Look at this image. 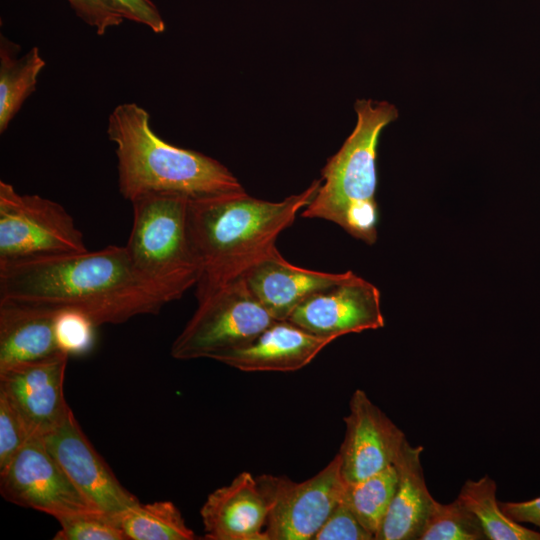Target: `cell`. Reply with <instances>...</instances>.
Listing matches in <instances>:
<instances>
[{"instance_id": "2e32d148", "label": "cell", "mask_w": 540, "mask_h": 540, "mask_svg": "<svg viewBox=\"0 0 540 540\" xmlns=\"http://www.w3.org/2000/svg\"><path fill=\"white\" fill-rule=\"evenodd\" d=\"M348 274L329 273L295 266L277 250L242 277L252 294L276 320L291 313L315 293L342 281Z\"/></svg>"}, {"instance_id": "f546056e", "label": "cell", "mask_w": 540, "mask_h": 540, "mask_svg": "<svg viewBox=\"0 0 540 540\" xmlns=\"http://www.w3.org/2000/svg\"><path fill=\"white\" fill-rule=\"evenodd\" d=\"M503 512L518 523H531L540 529V497L523 502L500 503Z\"/></svg>"}, {"instance_id": "d6986e66", "label": "cell", "mask_w": 540, "mask_h": 540, "mask_svg": "<svg viewBox=\"0 0 540 540\" xmlns=\"http://www.w3.org/2000/svg\"><path fill=\"white\" fill-rule=\"evenodd\" d=\"M21 47L1 35L0 38V133L35 92L38 77L46 63L39 48L33 46L17 57Z\"/></svg>"}, {"instance_id": "277c9868", "label": "cell", "mask_w": 540, "mask_h": 540, "mask_svg": "<svg viewBox=\"0 0 540 540\" xmlns=\"http://www.w3.org/2000/svg\"><path fill=\"white\" fill-rule=\"evenodd\" d=\"M357 123L339 151L321 171L322 182L301 217L340 226L352 237L372 245L377 240L376 156L381 131L398 117L388 102L357 100Z\"/></svg>"}, {"instance_id": "4316f807", "label": "cell", "mask_w": 540, "mask_h": 540, "mask_svg": "<svg viewBox=\"0 0 540 540\" xmlns=\"http://www.w3.org/2000/svg\"><path fill=\"white\" fill-rule=\"evenodd\" d=\"M372 539L374 536L361 525L342 497L312 540Z\"/></svg>"}, {"instance_id": "d4e9b609", "label": "cell", "mask_w": 540, "mask_h": 540, "mask_svg": "<svg viewBox=\"0 0 540 540\" xmlns=\"http://www.w3.org/2000/svg\"><path fill=\"white\" fill-rule=\"evenodd\" d=\"M96 328L86 314L77 310L62 309L55 315L54 331L58 347L69 356L83 355L92 349Z\"/></svg>"}, {"instance_id": "6da1fadb", "label": "cell", "mask_w": 540, "mask_h": 540, "mask_svg": "<svg viewBox=\"0 0 540 540\" xmlns=\"http://www.w3.org/2000/svg\"><path fill=\"white\" fill-rule=\"evenodd\" d=\"M177 299L134 267L125 246L0 262V300L77 310L96 327L156 314Z\"/></svg>"}, {"instance_id": "9a60e30c", "label": "cell", "mask_w": 540, "mask_h": 540, "mask_svg": "<svg viewBox=\"0 0 540 540\" xmlns=\"http://www.w3.org/2000/svg\"><path fill=\"white\" fill-rule=\"evenodd\" d=\"M200 515L208 540H267L268 505L257 480L242 472L208 495Z\"/></svg>"}, {"instance_id": "8992f818", "label": "cell", "mask_w": 540, "mask_h": 540, "mask_svg": "<svg viewBox=\"0 0 540 540\" xmlns=\"http://www.w3.org/2000/svg\"><path fill=\"white\" fill-rule=\"evenodd\" d=\"M243 278L198 301V306L171 346L177 360L209 358L247 344L275 322Z\"/></svg>"}, {"instance_id": "9c48e42d", "label": "cell", "mask_w": 540, "mask_h": 540, "mask_svg": "<svg viewBox=\"0 0 540 540\" xmlns=\"http://www.w3.org/2000/svg\"><path fill=\"white\" fill-rule=\"evenodd\" d=\"M0 492L8 502L55 519L99 511L79 492L39 436H32L0 470Z\"/></svg>"}, {"instance_id": "83f0119b", "label": "cell", "mask_w": 540, "mask_h": 540, "mask_svg": "<svg viewBox=\"0 0 540 540\" xmlns=\"http://www.w3.org/2000/svg\"><path fill=\"white\" fill-rule=\"evenodd\" d=\"M76 15L87 25L103 35L112 27L119 26L124 18L108 0H67Z\"/></svg>"}, {"instance_id": "ba28073f", "label": "cell", "mask_w": 540, "mask_h": 540, "mask_svg": "<svg viewBox=\"0 0 540 540\" xmlns=\"http://www.w3.org/2000/svg\"><path fill=\"white\" fill-rule=\"evenodd\" d=\"M256 480L268 505L267 540H312L342 499L347 484L338 454L302 482L269 474Z\"/></svg>"}, {"instance_id": "7402d4cb", "label": "cell", "mask_w": 540, "mask_h": 540, "mask_svg": "<svg viewBox=\"0 0 540 540\" xmlns=\"http://www.w3.org/2000/svg\"><path fill=\"white\" fill-rule=\"evenodd\" d=\"M394 465L356 483L346 484L343 500L361 525L375 538L397 485Z\"/></svg>"}, {"instance_id": "52a82bcc", "label": "cell", "mask_w": 540, "mask_h": 540, "mask_svg": "<svg viewBox=\"0 0 540 540\" xmlns=\"http://www.w3.org/2000/svg\"><path fill=\"white\" fill-rule=\"evenodd\" d=\"M83 233L65 208L0 181V262L87 251Z\"/></svg>"}, {"instance_id": "30bf717a", "label": "cell", "mask_w": 540, "mask_h": 540, "mask_svg": "<svg viewBox=\"0 0 540 540\" xmlns=\"http://www.w3.org/2000/svg\"><path fill=\"white\" fill-rule=\"evenodd\" d=\"M42 439L72 483L97 510L116 516L139 503L92 446L71 409Z\"/></svg>"}, {"instance_id": "ffe728a7", "label": "cell", "mask_w": 540, "mask_h": 540, "mask_svg": "<svg viewBox=\"0 0 540 540\" xmlns=\"http://www.w3.org/2000/svg\"><path fill=\"white\" fill-rule=\"evenodd\" d=\"M496 483L485 475L467 480L458 499L477 517L488 540H540V531L528 529L509 518L496 499Z\"/></svg>"}, {"instance_id": "e0dca14e", "label": "cell", "mask_w": 540, "mask_h": 540, "mask_svg": "<svg viewBox=\"0 0 540 540\" xmlns=\"http://www.w3.org/2000/svg\"><path fill=\"white\" fill-rule=\"evenodd\" d=\"M422 446L407 439L394 463L397 485L376 540H419L436 500L428 491L421 464Z\"/></svg>"}, {"instance_id": "f1b7e54d", "label": "cell", "mask_w": 540, "mask_h": 540, "mask_svg": "<svg viewBox=\"0 0 540 540\" xmlns=\"http://www.w3.org/2000/svg\"><path fill=\"white\" fill-rule=\"evenodd\" d=\"M108 2L124 19L142 24L155 33L165 31V22L151 0H108Z\"/></svg>"}, {"instance_id": "5b68a950", "label": "cell", "mask_w": 540, "mask_h": 540, "mask_svg": "<svg viewBox=\"0 0 540 540\" xmlns=\"http://www.w3.org/2000/svg\"><path fill=\"white\" fill-rule=\"evenodd\" d=\"M189 200L176 193H151L133 200L125 245L134 267L178 298L195 287L199 277L187 230Z\"/></svg>"}, {"instance_id": "7a4b0ae2", "label": "cell", "mask_w": 540, "mask_h": 540, "mask_svg": "<svg viewBox=\"0 0 540 540\" xmlns=\"http://www.w3.org/2000/svg\"><path fill=\"white\" fill-rule=\"evenodd\" d=\"M322 180L277 202L257 199L245 190L190 199L187 230L199 269L198 301L242 278L277 251L278 236L314 198Z\"/></svg>"}, {"instance_id": "cb8c5ba5", "label": "cell", "mask_w": 540, "mask_h": 540, "mask_svg": "<svg viewBox=\"0 0 540 540\" xmlns=\"http://www.w3.org/2000/svg\"><path fill=\"white\" fill-rule=\"evenodd\" d=\"M60 529L54 540H127L116 516L88 511L56 519Z\"/></svg>"}, {"instance_id": "484cf974", "label": "cell", "mask_w": 540, "mask_h": 540, "mask_svg": "<svg viewBox=\"0 0 540 540\" xmlns=\"http://www.w3.org/2000/svg\"><path fill=\"white\" fill-rule=\"evenodd\" d=\"M31 437L22 417L0 392V470L8 465Z\"/></svg>"}, {"instance_id": "8fae6325", "label": "cell", "mask_w": 540, "mask_h": 540, "mask_svg": "<svg viewBox=\"0 0 540 540\" xmlns=\"http://www.w3.org/2000/svg\"><path fill=\"white\" fill-rule=\"evenodd\" d=\"M287 320L312 334L334 340L385 325L378 288L352 271L339 283L302 302Z\"/></svg>"}, {"instance_id": "4fadbf2b", "label": "cell", "mask_w": 540, "mask_h": 540, "mask_svg": "<svg viewBox=\"0 0 540 540\" xmlns=\"http://www.w3.org/2000/svg\"><path fill=\"white\" fill-rule=\"evenodd\" d=\"M68 358L62 352L0 371V392L22 417L31 436H44L70 409L63 389Z\"/></svg>"}, {"instance_id": "603a6c76", "label": "cell", "mask_w": 540, "mask_h": 540, "mask_svg": "<svg viewBox=\"0 0 540 540\" xmlns=\"http://www.w3.org/2000/svg\"><path fill=\"white\" fill-rule=\"evenodd\" d=\"M486 539L477 517L457 498L442 504L435 502L419 540Z\"/></svg>"}, {"instance_id": "ac0fdd59", "label": "cell", "mask_w": 540, "mask_h": 540, "mask_svg": "<svg viewBox=\"0 0 540 540\" xmlns=\"http://www.w3.org/2000/svg\"><path fill=\"white\" fill-rule=\"evenodd\" d=\"M56 313L42 306L0 300V371L62 353L54 331Z\"/></svg>"}, {"instance_id": "7c38bea8", "label": "cell", "mask_w": 540, "mask_h": 540, "mask_svg": "<svg viewBox=\"0 0 540 540\" xmlns=\"http://www.w3.org/2000/svg\"><path fill=\"white\" fill-rule=\"evenodd\" d=\"M345 437L338 453L347 484L394 465L406 440L402 430L361 389L352 394L344 417Z\"/></svg>"}, {"instance_id": "44dd1931", "label": "cell", "mask_w": 540, "mask_h": 540, "mask_svg": "<svg viewBox=\"0 0 540 540\" xmlns=\"http://www.w3.org/2000/svg\"><path fill=\"white\" fill-rule=\"evenodd\" d=\"M127 540H193L180 510L170 501L140 502L116 515Z\"/></svg>"}, {"instance_id": "5bb4252c", "label": "cell", "mask_w": 540, "mask_h": 540, "mask_svg": "<svg viewBox=\"0 0 540 540\" xmlns=\"http://www.w3.org/2000/svg\"><path fill=\"white\" fill-rule=\"evenodd\" d=\"M333 341L289 320H276L247 344L215 353L210 359L245 372H291L308 365Z\"/></svg>"}, {"instance_id": "3957f363", "label": "cell", "mask_w": 540, "mask_h": 540, "mask_svg": "<svg viewBox=\"0 0 540 540\" xmlns=\"http://www.w3.org/2000/svg\"><path fill=\"white\" fill-rule=\"evenodd\" d=\"M106 133L115 146L119 191L130 202L151 193L197 199L244 190L217 160L160 138L149 113L136 103L117 105L108 116Z\"/></svg>"}]
</instances>
